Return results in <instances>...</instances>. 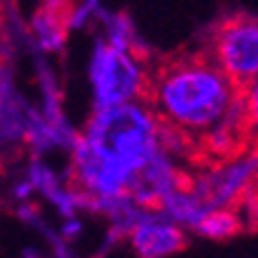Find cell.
Listing matches in <instances>:
<instances>
[{
	"instance_id": "6",
	"label": "cell",
	"mask_w": 258,
	"mask_h": 258,
	"mask_svg": "<svg viewBox=\"0 0 258 258\" xmlns=\"http://www.w3.org/2000/svg\"><path fill=\"white\" fill-rule=\"evenodd\" d=\"M196 233L210 240L223 242L230 240L235 235H240L244 230V216L235 207H219V210H210L207 214L196 223Z\"/></svg>"
},
{
	"instance_id": "9",
	"label": "cell",
	"mask_w": 258,
	"mask_h": 258,
	"mask_svg": "<svg viewBox=\"0 0 258 258\" xmlns=\"http://www.w3.org/2000/svg\"><path fill=\"white\" fill-rule=\"evenodd\" d=\"M253 177H256V174H253Z\"/></svg>"
},
{
	"instance_id": "7",
	"label": "cell",
	"mask_w": 258,
	"mask_h": 258,
	"mask_svg": "<svg viewBox=\"0 0 258 258\" xmlns=\"http://www.w3.org/2000/svg\"><path fill=\"white\" fill-rule=\"evenodd\" d=\"M242 98H244L246 105V114H249V121H251L253 135L258 138V79H253L251 84L242 86Z\"/></svg>"
},
{
	"instance_id": "3",
	"label": "cell",
	"mask_w": 258,
	"mask_h": 258,
	"mask_svg": "<svg viewBox=\"0 0 258 258\" xmlns=\"http://www.w3.org/2000/svg\"><path fill=\"white\" fill-rule=\"evenodd\" d=\"M91 84L96 109L140 100L144 70L123 49L109 44L107 40H96L91 58Z\"/></svg>"
},
{
	"instance_id": "4",
	"label": "cell",
	"mask_w": 258,
	"mask_h": 258,
	"mask_svg": "<svg viewBox=\"0 0 258 258\" xmlns=\"http://www.w3.org/2000/svg\"><path fill=\"white\" fill-rule=\"evenodd\" d=\"M128 240L138 258H168L188 246L186 233L177 228L174 221H163L161 214L138 221L128 230Z\"/></svg>"
},
{
	"instance_id": "1",
	"label": "cell",
	"mask_w": 258,
	"mask_h": 258,
	"mask_svg": "<svg viewBox=\"0 0 258 258\" xmlns=\"http://www.w3.org/2000/svg\"><path fill=\"white\" fill-rule=\"evenodd\" d=\"M144 86L140 102L165 123L200 138L223 116L235 86L205 44L174 54L151 56L142 63Z\"/></svg>"
},
{
	"instance_id": "2",
	"label": "cell",
	"mask_w": 258,
	"mask_h": 258,
	"mask_svg": "<svg viewBox=\"0 0 258 258\" xmlns=\"http://www.w3.org/2000/svg\"><path fill=\"white\" fill-rule=\"evenodd\" d=\"M205 47L235 89L258 79V19L246 12L221 17L207 33Z\"/></svg>"
},
{
	"instance_id": "5",
	"label": "cell",
	"mask_w": 258,
	"mask_h": 258,
	"mask_svg": "<svg viewBox=\"0 0 258 258\" xmlns=\"http://www.w3.org/2000/svg\"><path fill=\"white\" fill-rule=\"evenodd\" d=\"M68 24L63 17H58L56 12H51L49 7H40L35 14H33V21L28 26V33L33 37V42L42 51H60L63 44L68 40Z\"/></svg>"
},
{
	"instance_id": "8",
	"label": "cell",
	"mask_w": 258,
	"mask_h": 258,
	"mask_svg": "<svg viewBox=\"0 0 258 258\" xmlns=\"http://www.w3.org/2000/svg\"><path fill=\"white\" fill-rule=\"evenodd\" d=\"M0 12H5V3L3 0H0Z\"/></svg>"
}]
</instances>
